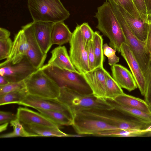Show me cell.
Returning <instances> with one entry per match:
<instances>
[{"label":"cell","mask_w":151,"mask_h":151,"mask_svg":"<svg viewBox=\"0 0 151 151\" xmlns=\"http://www.w3.org/2000/svg\"><path fill=\"white\" fill-rule=\"evenodd\" d=\"M149 107V109L151 113V101L148 104Z\"/></svg>","instance_id":"cell-47"},{"label":"cell","mask_w":151,"mask_h":151,"mask_svg":"<svg viewBox=\"0 0 151 151\" xmlns=\"http://www.w3.org/2000/svg\"><path fill=\"white\" fill-rule=\"evenodd\" d=\"M107 1L111 5L121 26L125 39V43L129 47L145 76L151 63L145 42L140 40L132 33L114 1Z\"/></svg>","instance_id":"cell-5"},{"label":"cell","mask_w":151,"mask_h":151,"mask_svg":"<svg viewBox=\"0 0 151 151\" xmlns=\"http://www.w3.org/2000/svg\"><path fill=\"white\" fill-rule=\"evenodd\" d=\"M113 100L124 106L137 109L147 113L151 114L148 104L145 100L138 98L124 93Z\"/></svg>","instance_id":"cell-22"},{"label":"cell","mask_w":151,"mask_h":151,"mask_svg":"<svg viewBox=\"0 0 151 151\" xmlns=\"http://www.w3.org/2000/svg\"><path fill=\"white\" fill-rule=\"evenodd\" d=\"M10 123L13 128V131L10 133L1 135L0 138H11L18 137H37L40 136L38 135L29 132L26 130L17 118L11 121Z\"/></svg>","instance_id":"cell-30"},{"label":"cell","mask_w":151,"mask_h":151,"mask_svg":"<svg viewBox=\"0 0 151 151\" xmlns=\"http://www.w3.org/2000/svg\"><path fill=\"white\" fill-rule=\"evenodd\" d=\"M148 13V15L151 14V0H145Z\"/></svg>","instance_id":"cell-43"},{"label":"cell","mask_w":151,"mask_h":151,"mask_svg":"<svg viewBox=\"0 0 151 151\" xmlns=\"http://www.w3.org/2000/svg\"><path fill=\"white\" fill-rule=\"evenodd\" d=\"M132 1L142 19L147 23L148 13L145 0H132Z\"/></svg>","instance_id":"cell-36"},{"label":"cell","mask_w":151,"mask_h":151,"mask_svg":"<svg viewBox=\"0 0 151 151\" xmlns=\"http://www.w3.org/2000/svg\"><path fill=\"white\" fill-rule=\"evenodd\" d=\"M51 53V56L48 61V65L61 69L80 73L73 64L65 47L59 46L53 49Z\"/></svg>","instance_id":"cell-20"},{"label":"cell","mask_w":151,"mask_h":151,"mask_svg":"<svg viewBox=\"0 0 151 151\" xmlns=\"http://www.w3.org/2000/svg\"><path fill=\"white\" fill-rule=\"evenodd\" d=\"M103 39L98 32H94L92 40L95 57V68L103 67L104 60L103 50Z\"/></svg>","instance_id":"cell-29"},{"label":"cell","mask_w":151,"mask_h":151,"mask_svg":"<svg viewBox=\"0 0 151 151\" xmlns=\"http://www.w3.org/2000/svg\"><path fill=\"white\" fill-rule=\"evenodd\" d=\"M80 30L86 45L92 41L94 32L88 23L84 22L79 25Z\"/></svg>","instance_id":"cell-35"},{"label":"cell","mask_w":151,"mask_h":151,"mask_svg":"<svg viewBox=\"0 0 151 151\" xmlns=\"http://www.w3.org/2000/svg\"><path fill=\"white\" fill-rule=\"evenodd\" d=\"M8 124L9 123H6L1 124L0 126V132H1L6 129Z\"/></svg>","instance_id":"cell-44"},{"label":"cell","mask_w":151,"mask_h":151,"mask_svg":"<svg viewBox=\"0 0 151 151\" xmlns=\"http://www.w3.org/2000/svg\"><path fill=\"white\" fill-rule=\"evenodd\" d=\"M70 45V57L76 69L84 74L90 71L86 44L78 25L72 33Z\"/></svg>","instance_id":"cell-8"},{"label":"cell","mask_w":151,"mask_h":151,"mask_svg":"<svg viewBox=\"0 0 151 151\" xmlns=\"http://www.w3.org/2000/svg\"><path fill=\"white\" fill-rule=\"evenodd\" d=\"M86 46L87 51L88 65L91 71L93 70L95 68V57L92 41L88 43Z\"/></svg>","instance_id":"cell-38"},{"label":"cell","mask_w":151,"mask_h":151,"mask_svg":"<svg viewBox=\"0 0 151 151\" xmlns=\"http://www.w3.org/2000/svg\"><path fill=\"white\" fill-rule=\"evenodd\" d=\"M72 126L76 132L80 135L96 136L104 131L118 129L100 119L81 113L77 114L74 117Z\"/></svg>","instance_id":"cell-9"},{"label":"cell","mask_w":151,"mask_h":151,"mask_svg":"<svg viewBox=\"0 0 151 151\" xmlns=\"http://www.w3.org/2000/svg\"><path fill=\"white\" fill-rule=\"evenodd\" d=\"M16 115L17 118L22 124L59 127L40 113L27 108L19 107Z\"/></svg>","instance_id":"cell-17"},{"label":"cell","mask_w":151,"mask_h":151,"mask_svg":"<svg viewBox=\"0 0 151 151\" xmlns=\"http://www.w3.org/2000/svg\"><path fill=\"white\" fill-rule=\"evenodd\" d=\"M33 27L36 40L43 53H47L52 45L51 32L53 23L42 22H33Z\"/></svg>","instance_id":"cell-16"},{"label":"cell","mask_w":151,"mask_h":151,"mask_svg":"<svg viewBox=\"0 0 151 151\" xmlns=\"http://www.w3.org/2000/svg\"><path fill=\"white\" fill-rule=\"evenodd\" d=\"M27 41L28 48L26 56L31 64L37 69L43 65L47 55L42 51L35 37L32 22L22 27Z\"/></svg>","instance_id":"cell-11"},{"label":"cell","mask_w":151,"mask_h":151,"mask_svg":"<svg viewBox=\"0 0 151 151\" xmlns=\"http://www.w3.org/2000/svg\"><path fill=\"white\" fill-rule=\"evenodd\" d=\"M144 137H151V131H147Z\"/></svg>","instance_id":"cell-45"},{"label":"cell","mask_w":151,"mask_h":151,"mask_svg":"<svg viewBox=\"0 0 151 151\" xmlns=\"http://www.w3.org/2000/svg\"><path fill=\"white\" fill-rule=\"evenodd\" d=\"M94 17L98 21L96 28L109 39L110 47L120 52L121 45L125 43V39L110 3L106 1L98 7Z\"/></svg>","instance_id":"cell-2"},{"label":"cell","mask_w":151,"mask_h":151,"mask_svg":"<svg viewBox=\"0 0 151 151\" xmlns=\"http://www.w3.org/2000/svg\"><path fill=\"white\" fill-rule=\"evenodd\" d=\"M72 33L64 22L53 23L51 32V41L52 45L61 46L69 42Z\"/></svg>","instance_id":"cell-21"},{"label":"cell","mask_w":151,"mask_h":151,"mask_svg":"<svg viewBox=\"0 0 151 151\" xmlns=\"http://www.w3.org/2000/svg\"><path fill=\"white\" fill-rule=\"evenodd\" d=\"M106 100H114L118 96L124 93L119 85L109 73L106 70Z\"/></svg>","instance_id":"cell-28"},{"label":"cell","mask_w":151,"mask_h":151,"mask_svg":"<svg viewBox=\"0 0 151 151\" xmlns=\"http://www.w3.org/2000/svg\"><path fill=\"white\" fill-rule=\"evenodd\" d=\"M10 35V32L7 29L0 27V40H4L8 39Z\"/></svg>","instance_id":"cell-41"},{"label":"cell","mask_w":151,"mask_h":151,"mask_svg":"<svg viewBox=\"0 0 151 151\" xmlns=\"http://www.w3.org/2000/svg\"><path fill=\"white\" fill-rule=\"evenodd\" d=\"M79 113L98 118L118 129L144 130L150 125L146 121L126 116L114 109H91Z\"/></svg>","instance_id":"cell-4"},{"label":"cell","mask_w":151,"mask_h":151,"mask_svg":"<svg viewBox=\"0 0 151 151\" xmlns=\"http://www.w3.org/2000/svg\"><path fill=\"white\" fill-rule=\"evenodd\" d=\"M111 70L113 78L122 88L131 92L138 88L132 73L126 68L116 64Z\"/></svg>","instance_id":"cell-18"},{"label":"cell","mask_w":151,"mask_h":151,"mask_svg":"<svg viewBox=\"0 0 151 151\" xmlns=\"http://www.w3.org/2000/svg\"><path fill=\"white\" fill-rule=\"evenodd\" d=\"M113 0L134 17L138 19H141L139 14L132 0Z\"/></svg>","instance_id":"cell-31"},{"label":"cell","mask_w":151,"mask_h":151,"mask_svg":"<svg viewBox=\"0 0 151 151\" xmlns=\"http://www.w3.org/2000/svg\"><path fill=\"white\" fill-rule=\"evenodd\" d=\"M17 118L16 114L10 112L0 111V124L10 122Z\"/></svg>","instance_id":"cell-39"},{"label":"cell","mask_w":151,"mask_h":151,"mask_svg":"<svg viewBox=\"0 0 151 151\" xmlns=\"http://www.w3.org/2000/svg\"><path fill=\"white\" fill-rule=\"evenodd\" d=\"M26 88L0 96V105L17 104L22 101L28 95Z\"/></svg>","instance_id":"cell-27"},{"label":"cell","mask_w":151,"mask_h":151,"mask_svg":"<svg viewBox=\"0 0 151 151\" xmlns=\"http://www.w3.org/2000/svg\"><path fill=\"white\" fill-rule=\"evenodd\" d=\"M18 104L32 107L36 109H40L56 110L67 112L69 113L67 107L57 99L42 97L29 94Z\"/></svg>","instance_id":"cell-14"},{"label":"cell","mask_w":151,"mask_h":151,"mask_svg":"<svg viewBox=\"0 0 151 151\" xmlns=\"http://www.w3.org/2000/svg\"><path fill=\"white\" fill-rule=\"evenodd\" d=\"M13 42L9 38L4 40H0V60L7 59L11 51Z\"/></svg>","instance_id":"cell-33"},{"label":"cell","mask_w":151,"mask_h":151,"mask_svg":"<svg viewBox=\"0 0 151 151\" xmlns=\"http://www.w3.org/2000/svg\"><path fill=\"white\" fill-rule=\"evenodd\" d=\"M27 6L33 22L55 23L64 22L69 12L60 0H27Z\"/></svg>","instance_id":"cell-3"},{"label":"cell","mask_w":151,"mask_h":151,"mask_svg":"<svg viewBox=\"0 0 151 151\" xmlns=\"http://www.w3.org/2000/svg\"><path fill=\"white\" fill-rule=\"evenodd\" d=\"M151 131V126L147 129L146 130V131Z\"/></svg>","instance_id":"cell-48"},{"label":"cell","mask_w":151,"mask_h":151,"mask_svg":"<svg viewBox=\"0 0 151 151\" xmlns=\"http://www.w3.org/2000/svg\"><path fill=\"white\" fill-rule=\"evenodd\" d=\"M40 68L60 88L66 87L84 93H92L83 74L61 69L47 64Z\"/></svg>","instance_id":"cell-6"},{"label":"cell","mask_w":151,"mask_h":151,"mask_svg":"<svg viewBox=\"0 0 151 151\" xmlns=\"http://www.w3.org/2000/svg\"><path fill=\"white\" fill-rule=\"evenodd\" d=\"M28 48L24 32L22 29L15 35L9 57L0 64V67L8 63L13 65L19 63L26 56Z\"/></svg>","instance_id":"cell-15"},{"label":"cell","mask_w":151,"mask_h":151,"mask_svg":"<svg viewBox=\"0 0 151 151\" xmlns=\"http://www.w3.org/2000/svg\"></svg>","instance_id":"cell-49"},{"label":"cell","mask_w":151,"mask_h":151,"mask_svg":"<svg viewBox=\"0 0 151 151\" xmlns=\"http://www.w3.org/2000/svg\"><path fill=\"white\" fill-rule=\"evenodd\" d=\"M9 83L4 77L0 76V86L5 85Z\"/></svg>","instance_id":"cell-42"},{"label":"cell","mask_w":151,"mask_h":151,"mask_svg":"<svg viewBox=\"0 0 151 151\" xmlns=\"http://www.w3.org/2000/svg\"><path fill=\"white\" fill-rule=\"evenodd\" d=\"M120 52L127 62L141 95L144 96L146 89V80L139 63L129 47L126 43L121 45Z\"/></svg>","instance_id":"cell-12"},{"label":"cell","mask_w":151,"mask_h":151,"mask_svg":"<svg viewBox=\"0 0 151 151\" xmlns=\"http://www.w3.org/2000/svg\"><path fill=\"white\" fill-rule=\"evenodd\" d=\"M119 10L134 34L141 41L145 42L149 24L141 19L134 17L121 6L116 4Z\"/></svg>","instance_id":"cell-19"},{"label":"cell","mask_w":151,"mask_h":151,"mask_svg":"<svg viewBox=\"0 0 151 151\" xmlns=\"http://www.w3.org/2000/svg\"><path fill=\"white\" fill-rule=\"evenodd\" d=\"M147 23L149 24H151V15H148L147 18Z\"/></svg>","instance_id":"cell-46"},{"label":"cell","mask_w":151,"mask_h":151,"mask_svg":"<svg viewBox=\"0 0 151 151\" xmlns=\"http://www.w3.org/2000/svg\"><path fill=\"white\" fill-rule=\"evenodd\" d=\"M146 130L114 129L100 132L96 136L117 137H144Z\"/></svg>","instance_id":"cell-26"},{"label":"cell","mask_w":151,"mask_h":151,"mask_svg":"<svg viewBox=\"0 0 151 151\" xmlns=\"http://www.w3.org/2000/svg\"><path fill=\"white\" fill-rule=\"evenodd\" d=\"M146 89L145 101L148 104L151 101V63L145 75Z\"/></svg>","instance_id":"cell-37"},{"label":"cell","mask_w":151,"mask_h":151,"mask_svg":"<svg viewBox=\"0 0 151 151\" xmlns=\"http://www.w3.org/2000/svg\"><path fill=\"white\" fill-rule=\"evenodd\" d=\"M149 24V28L145 44L146 49L150 54L151 60V24Z\"/></svg>","instance_id":"cell-40"},{"label":"cell","mask_w":151,"mask_h":151,"mask_svg":"<svg viewBox=\"0 0 151 151\" xmlns=\"http://www.w3.org/2000/svg\"><path fill=\"white\" fill-rule=\"evenodd\" d=\"M37 70L25 56L16 64L8 63L0 67V75L9 83L17 82L25 80Z\"/></svg>","instance_id":"cell-10"},{"label":"cell","mask_w":151,"mask_h":151,"mask_svg":"<svg viewBox=\"0 0 151 151\" xmlns=\"http://www.w3.org/2000/svg\"><path fill=\"white\" fill-rule=\"evenodd\" d=\"M107 101L113 109L128 116L151 123V114L119 104L114 100L107 99Z\"/></svg>","instance_id":"cell-25"},{"label":"cell","mask_w":151,"mask_h":151,"mask_svg":"<svg viewBox=\"0 0 151 151\" xmlns=\"http://www.w3.org/2000/svg\"><path fill=\"white\" fill-rule=\"evenodd\" d=\"M105 71L103 67H100L83 74L93 94L98 98L105 100L106 91Z\"/></svg>","instance_id":"cell-13"},{"label":"cell","mask_w":151,"mask_h":151,"mask_svg":"<svg viewBox=\"0 0 151 151\" xmlns=\"http://www.w3.org/2000/svg\"><path fill=\"white\" fill-rule=\"evenodd\" d=\"M104 54L106 56L108 60V63L111 66L116 64L119 61V58L116 56V50L108 46L107 44L103 45Z\"/></svg>","instance_id":"cell-34"},{"label":"cell","mask_w":151,"mask_h":151,"mask_svg":"<svg viewBox=\"0 0 151 151\" xmlns=\"http://www.w3.org/2000/svg\"><path fill=\"white\" fill-rule=\"evenodd\" d=\"M60 88L57 99L67 107L73 119L77 114L87 110L113 109L106 100L97 97L92 93H84L65 87Z\"/></svg>","instance_id":"cell-1"},{"label":"cell","mask_w":151,"mask_h":151,"mask_svg":"<svg viewBox=\"0 0 151 151\" xmlns=\"http://www.w3.org/2000/svg\"><path fill=\"white\" fill-rule=\"evenodd\" d=\"M26 88L24 81L17 82H10L0 86V96Z\"/></svg>","instance_id":"cell-32"},{"label":"cell","mask_w":151,"mask_h":151,"mask_svg":"<svg viewBox=\"0 0 151 151\" xmlns=\"http://www.w3.org/2000/svg\"><path fill=\"white\" fill-rule=\"evenodd\" d=\"M36 109L59 127L72 125L73 124V119L68 112L40 109Z\"/></svg>","instance_id":"cell-23"},{"label":"cell","mask_w":151,"mask_h":151,"mask_svg":"<svg viewBox=\"0 0 151 151\" xmlns=\"http://www.w3.org/2000/svg\"><path fill=\"white\" fill-rule=\"evenodd\" d=\"M29 94L39 97L56 99L60 87L41 68L37 70L24 80Z\"/></svg>","instance_id":"cell-7"},{"label":"cell","mask_w":151,"mask_h":151,"mask_svg":"<svg viewBox=\"0 0 151 151\" xmlns=\"http://www.w3.org/2000/svg\"><path fill=\"white\" fill-rule=\"evenodd\" d=\"M22 124L28 131L38 135L40 136L69 137V134L61 131L59 127Z\"/></svg>","instance_id":"cell-24"}]
</instances>
